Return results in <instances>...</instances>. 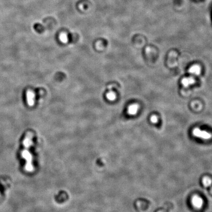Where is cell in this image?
Listing matches in <instances>:
<instances>
[{
  "label": "cell",
  "mask_w": 212,
  "mask_h": 212,
  "mask_svg": "<svg viewBox=\"0 0 212 212\" xmlns=\"http://www.w3.org/2000/svg\"><path fill=\"white\" fill-rule=\"evenodd\" d=\"M26 149L22 152V156L23 158L26 160V165L25 168L28 172H31L33 171V166L32 165V156L29 151L27 150L29 148H26Z\"/></svg>",
  "instance_id": "6da1fadb"
},
{
  "label": "cell",
  "mask_w": 212,
  "mask_h": 212,
  "mask_svg": "<svg viewBox=\"0 0 212 212\" xmlns=\"http://www.w3.org/2000/svg\"><path fill=\"white\" fill-rule=\"evenodd\" d=\"M193 134L196 137L204 139H210L212 137V135L210 133L205 131H202L199 128H195L193 130Z\"/></svg>",
  "instance_id": "7a4b0ae2"
},
{
  "label": "cell",
  "mask_w": 212,
  "mask_h": 212,
  "mask_svg": "<svg viewBox=\"0 0 212 212\" xmlns=\"http://www.w3.org/2000/svg\"><path fill=\"white\" fill-rule=\"evenodd\" d=\"M192 204L196 208L200 209L203 205V200L200 197L194 196L192 199Z\"/></svg>",
  "instance_id": "3957f363"
},
{
  "label": "cell",
  "mask_w": 212,
  "mask_h": 212,
  "mask_svg": "<svg viewBox=\"0 0 212 212\" xmlns=\"http://www.w3.org/2000/svg\"><path fill=\"white\" fill-rule=\"evenodd\" d=\"M139 109V105L136 104H132L128 107L127 112L130 115H136L138 113Z\"/></svg>",
  "instance_id": "277c9868"
},
{
  "label": "cell",
  "mask_w": 212,
  "mask_h": 212,
  "mask_svg": "<svg viewBox=\"0 0 212 212\" xmlns=\"http://www.w3.org/2000/svg\"><path fill=\"white\" fill-rule=\"evenodd\" d=\"M182 84L184 87H188L196 83V80L193 77L185 78L181 81Z\"/></svg>",
  "instance_id": "5b68a950"
},
{
  "label": "cell",
  "mask_w": 212,
  "mask_h": 212,
  "mask_svg": "<svg viewBox=\"0 0 212 212\" xmlns=\"http://www.w3.org/2000/svg\"><path fill=\"white\" fill-rule=\"evenodd\" d=\"M32 135L31 133H28L23 141V144L25 148H29L32 144Z\"/></svg>",
  "instance_id": "8992f818"
},
{
  "label": "cell",
  "mask_w": 212,
  "mask_h": 212,
  "mask_svg": "<svg viewBox=\"0 0 212 212\" xmlns=\"http://www.w3.org/2000/svg\"><path fill=\"white\" fill-rule=\"evenodd\" d=\"M189 73L195 75H199L201 73V67L198 65H194L189 68Z\"/></svg>",
  "instance_id": "52a82bcc"
},
{
  "label": "cell",
  "mask_w": 212,
  "mask_h": 212,
  "mask_svg": "<svg viewBox=\"0 0 212 212\" xmlns=\"http://www.w3.org/2000/svg\"><path fill=\"white\" fill-rule=\"evenodd\" d=\"M27 102L30 106H32L34 103V94L31 91H29L27 93Z\"/></svg>",
  "instance_id": "ba28073f"
},
{
  "label": "cell",
  "mask_w": 212,
  "mask_h": 212,
  "mask_svg": "<svg viewBox=\"0 0 212 212\" xmlns=\"http://www.w3.org/2000/svg\"><path fill=\"white\" fill-rule=\"evenodd\" d=\"M34 28L37 32L40 33L43 32L44 30V26L40 23H35L34 25Z\"/></svg>",
  "instance_id": "9c48e42d"
},
{
  "label": "cell",
  "mask_w": 212,
  "mask_h": 212,
  "mask_svg": "<svg viewBox=\"0 0 212 212\" xmlns=\"http://www.w3.org/2000/svg\"><path fill=\"white\" fill-rule=\"evenodd\" d=\"M106 96H107V99L109 100L113 101L116 99V95L113 92H108V93H107Z\"/></svg>",
  "instance_id": "30bf717a"
},
{
  "label": "cell",
  "mask_w": 212,
  "mask_h": 212,
  "mask_svg": "<svg viewBox=\"0 0 212 212\" xmlns=\"http://www.w3.org/2000/svg\"><path fill=\"white\" fill-rule=\"evenodd\" d=\"M150 121L153 123H157L158 121V117L156 115H152V117H151Z\"/></svg>",
  "instance_id": "8fae6325"
},
{
  "label": "cell",
  "mask_w": 212,
  "mask_h": 212,
  "mask_svg": "<svg viewBox=\"0 0 212 212\" xmlns=\"http://www.w3.org/2000/svg\"><path fill=\"white\" fill-rule=\"evenodd\" d=\"M60 40H61L62 42H64V43L67 42L68 41L67 36V35H63V36H62L60 37Z\"/></svg>",
  "instance_id": "7c38bea8"
},
{
  "label": "cell",
  "mask_w": 212,
  "mask_h": 212,
  "mask_svg": "<svg viewBox=\"0 0 212 212\" xmlns=\"http://www.w3.org/2000/svg\"><path fill=\"white\" fill-rule=\"evenodd\" d=\"M207 179V180H206L207 181H206L204 179V181H203L204 184L205 185H209L211 183V181L210 180H209V179H208V178Z\"/></svg>",
  "instance_id": "4fadbf2b"
}]
</instances>
